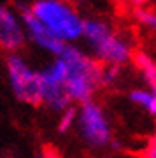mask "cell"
Masks as SVG:
<instances>
[{
  "instance_id": "cell-1",
  "label": "cell",
  "mask_w": 156,
  "mask_h": 158,
  "mask_svg": "<svg viewBox=\"0 0 156 158\" xmlns=\"http://www.w3.org/2000/svg\"><path fill=\"white\" fill-rule=\"evenodd\" d=\"M58 56L63 58L67 65L63 88L70 102L83 104L86 100H91L96 90L102 86V65L86 53H83L79 48L70 44L65 46V49Z\"/></svg>"
},
{
  "instance_id": "cell-2",
  "label": "cell",
  "mask_w": 156,
  "mask_h": 158,
  "mask_svg": "<svg viewBox=\"0 0 156 158\" xmlns=\"http://www.w3.org/2000/svg\"><path fill=\"white\" fill-rule=\"evenodd\" d=\"M96 60L105 65H125L132 60V46L102 19H84L83 35Z\"/></svg>"
},
{
  "instance_id": "cell-3",
  "label": "cell",
  "mask_w": 156,
  "mask_h": 158,
  "mask_svg": "<svg viewBox=\"0 0 156 158\" xmlns=\"http://www.w3.org/2000/svg\"><path fill=\"white\" fill-rule=\"evenodd\" d=\"M53 35L63 42H74L83 35V18L65 0H35L28 7Z\"/></svg>"
},
{
  "instance_id": "cell-4",
  "label": "cell",
  "mask_w": 156,
  "mask_h": 158,
  "mask_svg": "<svg viewBox=\"0 0 156 158\" xmlns=\"http://www.w3.org/2000/svg\"><path fill=\"white\" fill-rule=\"evenodd\" d=\"M76 127L83 142L89 149H105L112 141V127L105 111L93 98L83 102L77 109Z\"/></svg>"
},
{
  "instance_id": "cell-5",
  "label": "cell",
  "mask_w": 156,
  "mask_h": 158,
  "mask_svg": "<svg viewBox=\"0 0 156 158\" xmlns=\"http://www.w3.org/2000/svg\"><path fill=\"white\" fill-rule=\"evenodd\" d=\"M6 72L12 95L19 102L28 106H40V90H39V70L18 55V51L9 53L6 58Z\"/></svg>"
},
{
  "instance_id": "cell-6",
  "label": "cell",
  "mask_w": 156,
  "mask_h": 158,
  "mask_svg": "<svg viewBox=\"0 0 156 158\" xmlns=\"http://www.w3.org/2000/svg\"><path fill=\"white\" fill-rule=\"evenodd\" d=\"M65 74H67V65L61 56H56L47 67L39 70L40 106H46L55 113H61L72 104L63 88Z\"/></svg>"
},
{
  "instance_id": "cell-7",
  "label": "cell",
  "mask_w": 156,
  "mask_h": 158,
  "mask_svg": "<svg viewBox=\"0 0 156 158\" xmlns=\"http://www.w3.org/2000/svg\"><path fill=\"white\" fill-rule=\"evenodd\" d=\"M21 23H23V28H25V34L30 37V40L39 46L40 49L47 51L55 56H58L61 51L65 49V46L68 44V42H63L56 35L51 34L49 30L30 12L28 7L21 12Z\"/></svg>"
},
{
  "instance_id": "cell-8",
  "label": "cell",
  "mask_w": 156,
  "mask_h": 158,
  "mask_svg": "<svg viewBox=\"0 0 156 158\" xmlns=\"http://www.w3.org/2000/svg\"><path fill=\"white\" fill-rule=\"evenodd\" d=\"M25 35L21 19L0 4V48L9 53L19 51L25 44Z\"/></svg>"
},
{
  "instance_id": "cell-9",
  "label": "cell",
  "mask_w": 156,
  "mask_h": 158,
  "mask_svg": "<svg viewBox=\"0 0 156 158\" xmlns=\"http://www.w3.org/2000/svg\"><path fill=\"white\" fill-rule=\"evenodd\" d=\"M76 118H77V107H74L72 104L65 107L60 113V119H58V132L60 134H67L68 130H72L76 125Z\"/></svg>"
},
{
  "instance_id": "cell-10",
  "label": "cell",
  "mask_w": 156,
  "mask_h": 158,
  "mask_svg": "<svg viewBox=\"0 0 156 158\" xmlns=\"http://www.w3.org/2000/svg\"><path fill=\"white\" fill-rule=\"evenodd\" d=\"M151 95H153V90H142V88H137V90H132L128 93L130 102H133L135 106H140V107H147V104L151 100Z\"/></svg>"
},
{
  "instance_id": "cell-11",
  "label": "cell",
  "mask_w": 156,
  "mask_h": 158,
  "mask_svg": "<svg viewBox=\"0 0 156 158\" xmlns=\"http://www.w3.org/2000/svg\"><path fill=\"white\" fill-rule=\"evenodd\" d=\"M135 18H137L144 27L156 30V12L142 9V7H137V9H135Z\"/></svg>"
},
{
  "instance_id": "cell-12",
  "label": "cell",
  "mask_w": 156,
  "mask_h": 158,
  "mask_svg": "<svg viewBox=\"0 0 156 158\" xmlns=\"http://www.w3.org/2000/svg\"><path fill=\"white\" fill-rule=\"evenodd\" d=\"M119 70H121L119 65H107V67H102V77H100L102 86H111L117 79Z\"/></svg>"
},
{
  "instance_id": "cell-13",
  "label": "cell",
  "mask_w": 156,
  "mask_h": 158,
  "mask_svg": "<svg viewBox=\"0 0 156 158\" xmlns=\"http://www.w3.org/2000/svg\"><path fill=\"white\" fill-rule=\"evenodd\" d=\"M146 111H147L151 116L156 118V90H153V95H151V100H149V104H147Z\"/></svg>"
},
{
  "instance_id": "cell-14",
  "label": "cell",
  "mask_w": 156,
  "mask_h": 158,
  "mask_svg": "<svg viewBox=\"0 0 156 158\" xmlns=\"http://www.w3.org/2000/svg\"><path fill=\"white\" fill-rule=\"evenodd\" d=\"M146 158H156V142L151 141L147 151H146Z\"/></svg>"
},
{
  "instance_id": "cell-15",
  "label": "cell",
  "mask_w": 156,
  "mask_h": 158,
  "mask_svg": "<svg viewBox=\"0 0 156 158\" xmlns=\"http://www.w3.org/2000/svg\"><path fill=\"white\" fill-rule=\"evenodd\" d=\"M149 0H132V4H135L137 7H140V6H144V4H147Z\"/></svg>"
},
{
  "instance_id": "cell-16",
  "label": "cell",
  "mask_w": 156,
  "mask_h": 158,
  "mask_svg": "<svg viewBox=\"0 0 156 158\" xmlns=\"http://www.w3.org/2000/svg\"><path fill=\"white\" fill-rule=\"evenodd\" d=\"M34 158H47V156H46V155H35Z\"/></svg>"
},
{
  "instance_id": "cell-17",
  "label": "cell",
  "mask_w": 156,
  "mask_h": 158,
  "mask_svg": "<svg viewBox=\"0 0 156 158\" xmlns=\"http://www.w3.org/2000/svg\"><path fill=\"white\" fill-rule=\"evenodd\" d=\"M153 141H154V142H156V132H154V137H153Z\"/></svg>"
},
{
  "instance_id": "cell-18",
  "label": "cell",
  "mask_w": 156,
  "mask_h": 158,
  "mask_svg": "<svg viewBox=\"0 0 156 158\" xmlns=\"http://www.w3.org/2000/svg\"><path fill=\"white\" fill-rule=\"evenodd\" d=\"M105 158H114V156H105Z\"/></svg>"
},
{
  "instance_id": "cell-19",
  "label": "cell",
  "mask_w": 156,
  "mask_h": 158,
  "mask_svg": "<svg viewBox=\"0 0 156 158\" xmlns=\"http://www.w3.org/2000/svg\"><path fill=\"white\" fill-rule=\"evenodd\" d=\"M121 2H125V0H121Z\"/></svg>"
}]
</instances>
